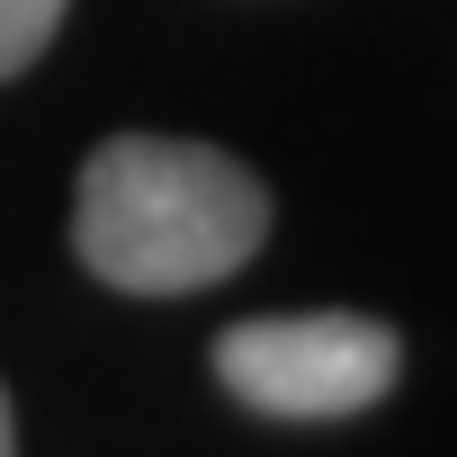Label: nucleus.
Returning a JSON list of instances; mask_svg holds the SVG:
<instances>
[{
    "label": "nucleus",
    "mask_w": 457,
    "mask_h": 457,
    "mask_svg": "<svg viewBox=\"0 0 457 457\" xmlns=\"http://www.w3.org/2000/svg\"><path fill=\"white\" fill-rule=\"evenodd\" d=\"M270 188L252 162L188 135H108L72 188V261L117 296H197L270 243Z\"/></svg>",
    "instance_id": "1"
},
{
    "label": "nucleus",
    "mask_w": 457,
    "mask_h": 457,
    "mask_svg": "<svg viewBox=\"0 0 457 457\" xmlns=\"http://www.w3.org/2000/svg\"><path fill=\"white\" fill-rule=\"evenodd\" d=\"M403 377V341L377 314H252L215 332V386L261 421H350Z\"/></svg>",
    "instance_id": "2"
},
{
    "label": "nucleus",
    "mask_w": 457,
    "mask_h": 457,
    "mask_svg": "<svg viewBox=\"0 0 457 457\" xmlns=\"http://www.w3.org/2000/svg\"><path fill=\"white\" fill-rule=\"evenodd\" d=\"M63 10H72V0H0V81H19L63 37Z\"/></svg>",
    "instance_id": "3"
},
{
    "label": "nucleus",
    "mask_w": 457,
    "mask_h": 457,
    "mask_svg": "<svg viewBox=\"0 0 457 457\" xmlns=\"http://www.w3.org/2000/svg\"><path fill=\"white\" fill-rule=\"evenodd\" d=\"M19 448V421H10V386H0V457Z\"/></svg>",
    "instance_id": "4"
}]
</instances>
